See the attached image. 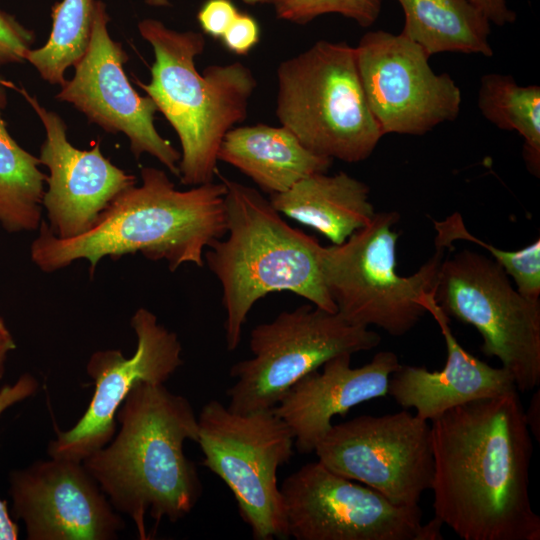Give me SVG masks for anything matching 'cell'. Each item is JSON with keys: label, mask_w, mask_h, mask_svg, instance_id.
Segmentation results:
<instances>
[{"label": "cell", "mask_w": 540, "mask_h": 540, "mask_svg": "<svg viewBox=\"0 0 540 540\" xmlns=\"http://www.w3.org/2000/svg\"><path fill=\"white\" fill-rule=\"evenodd\" d=\"M360 81L383 134L423 135L457 118L461 91L436 74L430 56L402 33L369 31L355 46Z\"/></svg>", "instance_id": "13"}, {"label": "cell", "mask_w": 540, "mask_h": 540, "mask_svg": "<svg viewBox=\"0 0 540 540\" xmlns=\"http://www.w3.org/2000/svg\"><path fill=\"white\" fill-rule=\"evenodd\" d=\"M21 93L45 129L39 159L49 170L42 203L47 224L58 238L77 237L96 223L117 195L136 184V177L106 158L100 141L89 150L74 147L67 139L63 119L41 106L24 89Z\"/></svg>", "instance_id": "17"}, {"label": "cell", "mask_w": 540, "mask_h": 540, "mask_svg": "<svg viewBox=\"0 0 540 540\" xmlns=\"http://www.w3.org/2000/svg\"><path fill=\"white\" fill-rule=\"evenodd\" d=\"M145 4L151 7H168L170 0H144Z\"/></svg>", "instance_id": "36"}, {"label": "cell", "mask_w": 540, "mask_h": 540, "mask_svg": "<svg viewBox=\"0 0 540 540\" xmlns=\"http://www.w3.org/2000/svg\"><path fill=\"white\" fill-rule=\"evenodd\" d=\"M109 20L104 2L95 0L89 46L55 97L104 131L125 134L136 159L147 153L178 177L181 154L155 128L154 101L139 95L129 82L123 68L128 55L110 37Z\"/></svg>", "instance_id": "14"}, {"label": "cell", "mask_w": 540, "mask_h": 540, "mask_svg": "<svg viewBox=\"0 0 540 540\" xmlns=\"http://www.w3.org/2000/svg\"><path fill=\"white\" fill-rule=\"evenodd\" d=\"M238 13L231 0H206L198 11L197 19L205 34L219 39Z\"/></svg>", "instance_id": "31"}, {"label": "cell", "mask_w": 540, "mask_h": 540, "mask_svg": "<svg viewBox=\"0 0 540 540\" xmlns=\"http://www.w3.org/2000/svg\"><path fill=\"white\" fill-rule=\"evenodd\" d=\"M478 108L500 129L514 130L524 140L523 155L534 175L540 172V87L520 86L510 75L485 74L480 80Z\"/></svg>", "instance_id": "24"}, {"label": "cell", "mask_w": 540, "mask_h": 540, "mask_svg": "<svg viewBox=\"0 0 540 540\" xmlns=\"http://www.w3.org/2000/svg\"><path fill=\"white\" fill-rule=\"evenodd\" d=\"M141 37L153 48L148 83L136 80L176 132L181 145L179 178L183 185L212 182L224 136L248 114L257 80L241 62L215 64L200 74L195 65L205 37L179 32L157 19L138 23Z\"/></svg>", "instance_id": "5"}, {"label": "cell", "mask_w": 540, "mask_h": 540, "mask_svg": "<svg viewBox=\"0 0 540 540\" xmlns=\"http://www.w3.org/2000/svg\"><path fill=\"white\" fill-rule=\"evenodd\" d=\"M350 353L338 354L299 380L272 409L291 429L300 453L314 452L333 425L354 406L388 394L391 375L400 367L392 351H380L372 360L351 367Z\"/></svg>", "instance_id": "18"}, {"label": "cell", "mask_w": 540, "mask_h": 540, "mask_svg": "<svg viewBox=\"0 0 540 540\" xmlns=\"http://www.w3.org/2000/svg\"><path fill=\"white\" fill-rule=\"evenodd\" d=\"M434 290L424 295L422 305L434 317L444 337L445 365L440 371L400 365L388 384V394L398 405L414 408L415 414L428 422L456 406L517 390L505 368L490 366L458 343L448 316L434 299Z\"/></svg>", "instance_id": "19"}, {"label": "cell", "mask_w": 540, "mask_h": 540, "mask_svg": "<svg viewBox=\"0 0 540 540\" xmlns=\"http://www.w3.org/2000/svg\"><path fill=\"white\" fill-rule=\"evenodd\" d=\"M112 440L82 463L113 508L129 516L140 539L149 538L146 516L156 526L189 514L202 494L184 442L198 441V419L189 400L164 383L137 382L116 413Z\"/></svg>", "instance_id": "3"}, {"label": "cell", "mask_w": 540, "mask_h": 540, "mask_svg": "<svg viewBox=\"0 0 540 540\" xmlns=\"http://www.w3.org/2000/svg\"><path fill=\"white\" fill-rule=\"evenodd\" d=\"M142 184L117 195L85 233L55 236L42 221L30 255L43 272H55L86 259L90 276L104 257L140 253L164 260L170 271L181 265H204V250L226 235V186L220 180L178 190L160 169L143 167Z\"/></svg>", "instance_id": "2"}, {"label": "cell", "mask_w": 540, "mask_h": 540, "mask_svg": "<svg viewBox=\"0 0 540 540\" xmlns=\"http://www.w3.org/2000/svg\"><path fill=\"white\" fill-rule=\"evenodd\" d=\"M198 419L202 464L222 479L256 540L289 538L279 467L293 455L294 436L272 409L239 414L218 400L206 403Z\"/></svg>", "instance_id": "8"}, {"label": "cell", "mask_w": 540, "mask_h": 540, "mask_svg": "<svg viewBox=\"0 0 540 540\" xmlns=\"http://www.w3.org/2000/svg\"><path fill=\"white\" fill-rule=\"evenodd\" d=\"M314 452L325 467L400 506H417L430 489L434 460L428 421L403 409L333 424Z\"/></svg>", "instance_id": "12"}, {"label": "cell", "mask_w": 540, "mask_h": 540, "mask_svg": "<svg viewBox=\"0 0 540 540\" xmlns=\"http://www.w3.org/2000/svg\"><path fill=\"white\" fill-rule=\"evenodd\" d=\"M216 175L226 186L227 237L209 246L204 263L221 285L228 351L239 346L253 305L270 293L289 291L337 312L324 282L319 241L286 223L258 190Z\"/></svg>", "instance_id": "4"}, {"label": "cell", "mask_w": 540, "mask_h": 540, "mask_svg": "<svg viewBox=\"0 0 540 540\" xmlns=\"http://www.w3.org/2000/svg\"><path fill=\"white\" fill-rule=\"evenodd\" d=\"M95 0H62L51 7L52 29L42 47L30 49L25 60L41 78L62 86L65 71L85 54L91 37Z\"/></svg>", "instance_id": "25"}, {"label": "cell", "mask_w": 540, "mask_h": 540, "mask_svg": "<svg viewBox=\"0 0 540 540\" xmlns=\"http://www.w3.org/2000/svg\"><path fill=\"white\" fill-rule=\"evenodd\" d=\"M378 333L346 321L338 312L304 304L283 311L250 333L252 357L230 369L227 408L235 413L273 409L303 377L341 353L369 351Z\"/></svg>", "instance_id": "9"}, {"label": "cell", "mask_w": 540, "mask_h": 540, "mask_svg": "<svg viewBox=\"0 0 540 540\" xmlns=\"http://www.w3.org/2000/svg\"><path fill=\"white\" fill-rule=\"evenodd\" d=\"M279 488L288 535L296 540L443 539L442 522L434 516L423 524L419 505H396L320 461L303 465Z\"/></svg>", "instance_id": "11"}, {"label": "cell", "mask_w": 540, "mask_h": 540, "mask_svg": "<svg viewBox=\"0 0 540 540\" xmlns=\"http://www.w3.org/2000/svg\"><path fill=\"white\" fill-rule=\"evenodd\" d=\"M489 20L498 26L513 23L516 14L507 6L506 0H470Z\"/></svg>", "instance_id": "32"}, {"label": "cell", "mask_w": 540, "mask_h": 540, "mask_svg": "<svg viewBox=\"0 0 540 540\" xmlns=\"http://www.w3.org/2000/svg\"><path fill=\"white\" fill-rule=\"evenodd\" d=\"M430 429L435 517L463 540H539L532 435L518 391L456 406Z\"/></svg>", "instance_id": "1"}, {"label": "cell", "mask_w": 540, "mask_h": 540, "mask_svg": "<svg viewBox=\"0 0 540 540\" xmlns=\"http://www.w3.org/2000/svg\"><path fill=\"white\" fill-rule=\"evenodd\" d=\"M34 33L0 9V67L25 61L34 43Z\"/></svg>", "instance_id": "28"}, {"label": "cell", "mask_w": 540, "mask_h": 540, "mask_svg": "<svg viewBox=\"0 0 540 540\" xmlns=\"http://www.w3.org/2000/svg\"><path fill=\"white\" fill-rule=\"evenodd\" d=\"M436 231L435 246L453 247L454 241H467L479 245L492 255L507 275L513 279L520 294L532 301L540 297V240L518 250L496 248L472 235L463 222L462 216L455 212L442 221H434Z\"/></svg>", "instance_id": "26"}, {"label": "cell", "mask_w": 540, "mask_h": 540, "mask_svg": "<svg viewBox=\"0 0 540 540\" xmlns=\"http://www.w3.org/2000/svg\"><path fill=\"white\" fill-rule=\"evenodd\" d=\"M0 85L1 86H8V87H14L12 83L6 82L5 80L0 78Z\"/></svg>", "instance_id": "37"}, {"label": "cell", "mask_w": 540, "mask_h": 540, "mask_svg": "<svg viewBox=\"0 0 540 540\" xmlns=\"http://www.w3.org/2000/svg\"><path fill=\"white\" fill-rule=\"evenodd\" d=\"M131 326L137 337L133 356L126 358L114 349L91 355L86 370L95 382L94 394L78 422L49 443L50 457L83 461L103 448L115 435L116 413L133 386L139 381L165 383L182 365L177 335L151 311L139 308Z\"/></svg>", "instance_id": "15"}, {"label": "cell", "mask_w": 540, "mask_h": 540, "mask_svg": "<svg viewBox=\"0 0 540 540\" xmlns=\"http://www.w3.org/2000/svg\"><path fill=\"white\" fill-rule=\"evenodd\" d=\"M12 509L29 540H113L125 522L82 461H36L9 475Z\"/></svg>", "instance_id": "16"}, {"label": "cell", "mask_w": 540, "mask_h": 540, "mask_svg": "<svg viewBox=\"0 0 540 540\" xmlns=\"http://www.w3.org/2000/svg\"><path fill=\"white\" fill-rule=\"evenodd\" d=\"M220 39L230 52L247 55L260 40L259 24L249 14L239 12Z\"/></svg>", "instance_id": "30"}, {"label": "cell", "mask_w": 540, "mask_h": 540, "mask_svg": "<svg viewBox=\"0 0 540 540\" xmlns=\"http://www.w3.org/2000/svg\"><path fill=\"white\" fill-rule=\"evenodd\" d=\"M6 93L0 85V224L11 233L33 231L42 220L44 183L41 161L9 134L2 117Z\"/></svg>", "instance_id": "23"}, {"label": "cell", "mask_w": 540, "mask_h": 540, "mask_svg": "<svg viewBox=\"0 0 540 540\" xmlns=\"http://www.w3.org/2000/svg\"><path fill=\"white\" fill-rule=\"evenodd\" d=\"M397 212L375 213L372 220L339 245L322 248L321 268L326 288L337 312L349 323L371 325L400 337L427 313L425 294L436 286L445 256L444 247L414 274L401 276L396 269L399 232Z\"/></svg>", "instance_id": "7"}, {"label": "cell", "mask_w": 540, "mask_h": 540, "mask_svg": "<svg viewBox=\"0 0 540 540\" xmlns=\"http://www.w3.org/2000/svg\"><path fill=\"white\" fill-rule=\"evenodd\" d=\"M382 0H278L276 17L290 23L304 25L325 14H339L369 27L378 19Z\"/></svg>", "instance_id": "27"}, {"label": "cell", "mask_w": 540, "mask_h": 540, "mask_svg": "<svg viewBox=\"0 0 540 540\" xmlns=\"http://www.w3.org/2000/svg\"><path fill=\"white\" fill-rule=\"evenodd\" d=\"M247 5L255 6V5H275V3L278 0H241Z\"/></svg>", "instance_id": "35"}, {"label": "cell", "mask_w": 540, "mask_h": 540, "mask_svg": "<svg viewBox=\"0 0 540 540\" xmlns=\"http://www.w3.org/2000/svg\"><path fill=\"white\" fill-rule=\"evenodd\" d=\"M444 256L434 299L449 317L469 324L483 338L481 351L496 357L526 393L540 383V302L512 286L493 258L469 249Z\"/></svg>", "instance_id": "10"}, {"label": "cell", "mask_w": 540, "mask_h": 540, "mask_svg": "<svg viewBox=\"0 0 540 540\" xmlns=\"http://www.w3.org/2000/svg\"><path fill=\"white\" fill-rule=\"evenodd\" d=\"M38 388L37 380L30 374L22 375L15 383L0 390V415L10 406L32 396ZM18 527L11 519L6 501L0 499V540H16Z\"/></svg>", "instance_id": "29"}, {"label": "cell", "mask_w": 540, "mask_h": 540, "mask_svg": "<svg viewBox=\"0 0 540 540\" xmlns=\"http://www.w3.org/2000/svg\"><path fill=\"white\" fill-rule=\"evenodd\" d=\"M402 34L429 56L442 52L492 56L490 22L470 0H397Z\"/></svg>", "instance_id": "22"}, {"label": "cell", "mask_w": 540, "mask_h": 540, "mask_svg": "<svg viewBox=\"0 0 540 540\" xmlns=\"http://www.w3.org/2000/svg\"><path fill=\"white\" fill-rule=\"evenodd\" d=\"M15 349V341L5 322L0 317V379L4 375L8 355Z\"/></svg>", "instance_id": "34"}, {"label": "cell", "mask_w": 540, "mask_h": 540, "mask_svg": "<svg viewBox=\"0 0 540 540\" xmlns=\"http://www.w3.org/2000/svg\"><path fill=\"white\" fill-rule=\"evenodd\" d=\"M217 157L269 195L285 192L309 175L327 172L333 162L308 150L282 125L264 123L229 130Z\"/></svg>", "instance_id": "20"}, {"label": "cell", "mask_w": 540, "mask_h": 540, "mask_svg": "<svg viewBox=\"0 0 540 540\" xmlns=\"http://www.w3.org/2000/svg\"><path fill=\"white\" fill-rule=\"evenodd\" d=\"M275 113L316 155L356 163L367 159L384 135L359 77L355 47L319 40L280 62Z\"/></svg>", "instance_id": "6"}, {"label": "cell", "mask_w": 540, "mask_h": 540, "mask_svg": "<svg viewBox=\"0 0 540 540\" xmlns=\"http://www.w3.org/2000/svg\"><path fill=\"white\" fill-rule=\"evenodd\" d=\"M369 192L364 182L346 172H322L301 179L285 192L270 195L269 200L279 213L339 245L374 217Z\"/></svg>", "instance_id": "21"}, {"label": "cell", "mask_w": 540, "mask_h": 540, "mask_svg": "<svg viewBox=\"0 0 540 540\" xmlns=\"http://www.w3.org/2000/svg\"><path fill=\"white\" fill-rule=\"evenodd\" d=\"M524 416L531 435H533L537 441L540 439V393L537 390L527 407L524 409Z\"/></svg>", "instance_id": "33"}]
</instances>
